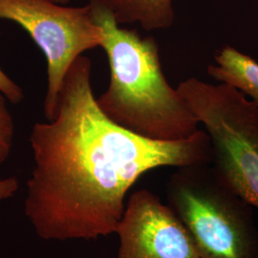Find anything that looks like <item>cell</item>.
<instances>
[{
    "instance_id": "obj_8",
    "label": "cell",
    "mask_w": 258,
    "mask_h": 258,
    "mask_svg": "<svg viewBox=\"0 0 258 258\" xmlns=\"http://www.w3.org/2000/svg\"><path fill=\"white\" fill-rule=\"evenodd\" d=\"M119 24L139 23L147 31L167 29L174 21L172 0H104Z\"/></svg>"
},
{
    "instance_id": "obj_5",
    "label": "cell",
    "mask_w": 258,
    "mask_h": 258,
    "mask_svg": "<svg viewBox=\"0 0 258 258\" xmlns=\"http://www.w3.org/2000/svg\"><path fill=\"white\" fill-rule=\"evenodd\" d=\"M0 19L23 28L46 57L47 120L55 117L65 76L83 53L102 46V31L90 6L66 7L53 0H0Z\"/></svg>"
},
{
    "instance_id": "obj_7",
    "label": "cell",
    "mask_w": 258,
    "mask_h": 258,
    "mask_svg": "<svg viewBox=\"0 0 258 258\" xmlns=\"http://www.w3.org/2000/svg\"><path fill=\"white\" fill-rule=\"evenodd\" d=\"M214 60V64L208 66L209 75L239 90L258 106L257 61L230 45L221 48Z\"/></svg>"
},
{
    "instance_id": "obj_10",
    "label": "cell",
    "mask_w": 258,
    "mask_h": 258,
    "mask_svg": "<svg viewBox=\"0 0 258 258\" xmlns=\"http://www.w3.org/2000/svg\"><path fill=\"white\" fill-rule=\"evenodd\" d=\"M0 91L7 100L14 104H19L24 99V93L19 84L15 83L8 75L0 68Z\"/></svg>"
},
{
    "instance_id": "obj_1",
    "label": "cell",
    "mask_w": 258,
    "mask_h": 258,
    "mask_svg": "<svg viewBox=\"0 0 258 258\" xmlns=\"http://www.w3.org/2000/svg\"><path fill=\"white\" fill-rule=\"evenodd\" d=\"M91 72V60L79 56L65 76L55 117L35 123L30 134L35 166L24 212L42 239L92 240L116 233L126 194L141 176L158 167L212 162L205 130L165 142L109 119L94 96Z\"/></svg>"
},
{
    "instance_id": "obj_4",
    "label": "cell",
    "mask_w": 258,
    "mask_h": 258,
    "mask_svg": "<svg viewBox=\"0 0 258 258\" xmlns=\"http://www.w3.org/2000/svg\"><path fill=\"white\" fill-rule=\"evenodd\" d=\"M211 140L213 168L231 190L258 209V106L225 83L196 78L177 87Z\"/></svg>"
},
{
    "instance_id": "obj_3",
    "label": "cell",
    "mask_w": 258,
    "mask_h": 258,
    "mask_svg": "<svg viewBox=\"0 0 258 258\" xmlns=\"http://www.w3.org/2000/svg\"><path fill=\"white\" fill-rule=\"evenodd\" d=\"M168 206L201 258H258L251 206L209 165L179 167L166 184Z\"/></svg>"
},
{
    "instance_id": "obj_12",
    "label": "cell",
    "mask_w": 258,
    "mask_h": 258,
    "mask_svg": "<svg viewBox=\"0 0 258 258\" xmlns=\"http://www.w3.org/2000/svg\"><path fill=\"white\" fill-rule=\"evenodd\" d=\"M53 1H55L56 3H58V4H61V5H64V4H67L70 0H53Z\"/></svg>"
},
{
    "instance_id": "obj_6",
    "label": "cell",
    "mask_w": 258,
    "mask_h": 258,
    "mask_svg": "<svg viewBox=\"0 0 258 258\" xmlns=\"http://www.w3.org/2000/svg\"><path fill=\"white\" fill-rule=\"evenodd\" d=\"M116 233L117 258H201L175 212L148 189L131 194Z\"/></svg>"
},
{
    "instance_id": "obj_2",
    "label": "cell",
    "mask_w": 258,
    "mask_h": 258,
    "mask_svg": "<svg viewBox=\"0 0 258 258\" xmlns=\"http://www.w3.org/2000/svg\"><path fill=\"white\" fill-rule=\"evenodd\" d=\"M102 31V48L110 83L97 98L102 112L120 126L146 138L175 142L189 138L199 121L181 94L167 83L156 40L120 28L104 0H89Z\"/></svg>"
},
{
    "instance_id": "obj_11",
    "label": "cell",
    "mask_w": 258,
    "mask_h": 258,
    "mask_svg": "<svg viewBox=\"0 0 258 258\" xmlns=\"http://www.w3.org/2000/svg\"><path fill=\"white\" fill-rule=\"evenodd\" d=\"M19 187L17 177L11 176L5 179H0V201L12 198L18 192Z\"/></svg>"
},
{
    "instance_id": "obj_9",
    "label": "cell",
    "mask_w": 258,
    "mask_h": 258,
    "mask_svg": "<svg viewBox=\"0 0 258 258\" xmlns=\"http://www.w3.org/2000/svg\"><path fill=\"white\" fill-rule=\"evenodd\" d=\"M7 101L0 91V167L9 158L15 138V123Z\"/></svg>"
}]
</instances>
